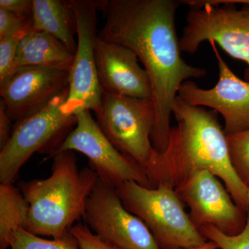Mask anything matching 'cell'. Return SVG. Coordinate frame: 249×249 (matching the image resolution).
Returning <instances> with one entry per match:
<instances>
[{
  "label": "cell",
  "mask_w": 249,
  "mask_h": 249,
  "mask_svg": "<svg viewBox=\"0 0 249 249\" xmlns=\"http://www.w3.org/2000/svg\"><path fill=\"white\" fill-rule=\"evenodd\" d=\"M181 5L175 0H100L106 23L98 36L132 50L150 78L155 109L151 140L160 152L168 145L170 118L180 86L207 73L181 56L175 24Z\"/></svg>",
  "instance_id": "obj_1"
},
{
  "label": "cell",
  "mask_w": 249,
  "mask_h": 249,
  "mask_svg": "<svg viewBox=\"0 0 249 249\" xmlns=\"http://www.w3.org/2000/svg\"><path fill=\"white\" fill-rule=\"evenodd\" d=\"M173 114L178 126L172 127L166 148L157 152L147 172L152 188L165 184L175 188L193 174L207 170L222 180L236 204L248 212V186L232 165L217 111L191 106L178 96Z\"/></svg>",
  "instance_id": "obj_2"
},
{
  "label": "cell",
  "mask_w": 249,
  "mask_h": 249,
  "mask_svg": "<svg viewBox=\"0 0 249 249\" xmlns=\"http://www.w3.org/2000/svg\"><path fill=\"white\" fill-rule=\"evenodd\" d=\"M50 176L19 187L29 205L28 231L60 239L83 219L85 206L98 175L91 167L78 169L74 152L52 157Z\"/></svg>",
  "instance_id": "obj_3"
},
{
  "label": "cell",
  "mask_w": 249,
  "mask_h": 249,
  "mask_svg": "<svg viewBox=\"0 0 249 249\" xmlns=\"http://www.w3.org/2000/svg\"><path fill=\"white\" fill-rule=\"evenodd\" d=\"M116 191L124 208L142 219L160 249L189 248L208 240L193 224L173 187L147 188L127 181Z\"/></svg>",
  "instance_id": "obj_4"
},
{
  "label": "cell",
  "mask_w": 249,
  "mask_h": 249,
  "mask_svg": "<svg viewBox=\"0 0 249 249\" xmlns=\"http://www.w3.org/2000/svg\"><path fill=\"white\" fill-rule=\"evenodd\" d=\"M190 9L180 40L181 51L194 54L203 42L213 41L230 56L248 65L249 82V6L237 9L226 0H184Z\"/></svg>",
  "instance_id": "obj_5"
},
{
  "label": "cell",
  "mask_w": 249,
  "mask_h": 249,
  "mask_svg": "<svg viewBox=\"0 0 249 249\" xmlns=\"http://www.w3.org/2000/svg\"><path fill=\"white\" fill-rule=\"evenodd\" d=\"M68 93L69 88L47 107L16 123L9 142L0 150L1 183H14L36 152L50 157L75 127L76 114L65 106Z\"/></svg>",
  "instance_id": "obj_6"
},
{
  "label": "cell",
  "mask_w": 249,
  "mask_h": 249,
  "mask_svg": "<svg viewBox=\"0 0 249 249\" xmlns=\"http://www.w3.org/2000/svg\"><path fill=\"white\" fill-rule=\"evenodd\" d=\"M96 122L108 140L142 169H150L157 155L151 140L155 123L152 99L103 91Z\"/></svg>",
  "instance_id": "obj_7"
},
{
  "label": "cell",
  "mask_w": 249,
  "mask_h": 249,
  "mask_svg": "<svg viewBox=\"0 0 249 249\" xmlns=\"http://www.w3.org/2000/svg\"><path fill=\"white\" fill-rule=\"evenodd\" d=\"M90 111H82L76 114V125L50 157L68 150L79 152L88 157L89 166L97 173L98 178L116 188L127 181L152 188L145 170L114 146Z\"/></svg>",
  "instance_id": "obj_8"
},
{
  "label": "cell",
  "mask_w": 249,
  "mask_h": 249,
  "mask_svg": "<svg viewBox=\"0 0 249 249\" xmlns=\"http://www.w3.org/2000/svg\"><path fill=\"white\" fill-rule=\"evenodd\" d=\"M76 16L77 48L70 72L69 93L65 106L77 114L99 110L103 89L98 81L95 46L100 1L70 0Z\"/></svg>",
  "instance_id": "obj_9"
},
{
  "label": "cell",
  "mask_w": 249,
  "mask_h": 249,
  "mask_svg": "<svg viewBox=\"0 0 249 249\" xmlns=\"http://www.w3.org/2000/svg\"><path fill=\"white\" fill-rule=\"evenodd\" d=\"M83 219L93 233L121 248L160 249L142 219L124 208L115 187L99 178Z\"/></svg>",
  "instance_id": "obj_10"
},
{
  "label": "cell",
  "mask_w": 249,
  "mask_h": 249,
  "mask_svg": "<svg viewBox=\"0 0 249 249\" xmlns=\"http://www.w3.org/2000/svg\"><path fill=\"white\" fill-rule=\"evenodd\" d=\"M190 209V218L198 229L213 226L229 236L245 229L248 212L236 204L219 178L207 170L195 173L175 188Z\"/></svg>",
  "instance_id": "obj_11"
},
{
  "label": "cell",
  "mask_w": 249,
  "mask_h": 249,
  "mask_svg": "<svg viewBox=\"0 0 249 249\" xmlns=\"http://www.w3.org/2000/svg\"><path fill=\"white\" fill-rule=\"evenodd\" d=\"M219 69L217 84L202 89L192 80H187L178 90V96L196 107L212 108L222 116L224 132L232 135L249 129V82L238 78L221 56L217 45L210 41Z\"/></svg>",
  "instance_id": "obj_12"
},
{
  "label": "cell",
  "mask_w": 249,
  "mask_h": 249,
  "mask_svg": "<svg viewBox=\"0 0 249 249\" xmlns=\"http://www.w3.org/2000/svg\"><path fill=\"white\" fill-rule=\"evenodd\" d=\"M70 70L51 67H19L0 95L11 120H23L44 109L69 88Z\"/></svg>",
  "instance_id": "obj_13"
},
{
  "label": "cell",
  "mask_w": 249,
  "mask_h": 249,
  "mask_svg": "<svg viewBox=\"0 0 249 249\" xmlns=\"http://www.w3.org/2000/svg\"><path fill=\"white\" fill-rule=\"evenodd\" d=\"M95 53L98 81L103 91L152 99L150 78L132 50L98 36Z\"/></svg>",
  "instance_id": "obj_14"
},
{
  "label": "cell",
  "mask_w": 249,
  "mask_h": 249,
  "mask_svg": "<svg viewBox=\"0 0 249 249\" xmlns=\"http://www.w3.org/2000/svg\"><path fill=\"white\" fill-rule=\"evenodd\" d=\"M74 55L53 36L31 29L18 44L15 67H51L71 70Z\"/></svg>",
  "instance_id": "obj_15"
},
{
  "label": "cell",
  "mask_w": 249,
  "mask_h": 249,
  "mask_svg": "<svg viewBox=\"0 0 249 249\" xmlns=\"http://www.w3.org/2000/svg\"><path fill=\"white\" fill-rule=\"evenodd\" d=\"M32 29L53 36L76 53V20L70 0H33Z\"/></svg>",
  "instance_id": "obj_16"
},
{
  "label": "cell",
  "mask_w": 249,
  "mask_h": 249,
  "mask_svg": "<svg viewBox=\"0 0 249 249\" xmlns=\"http://www.w3.org/2000/svg\"><path fill=\"white\" fill-rule=\"evenodd\" d=\"M29 205L19 188L14 183L0 185V249L11 248L15 233L27 230Z\"/></svg>",
  "instance_id": "obj_17"
},
{
  "label": "cell",
  "mask_w": 249,
  "mask_h": 249,
  "mask_svg": "<svg viewBox=\"0 0 249 249\" xmlns=\"http://www.w3.org/2000/svg\"><path fill=\"white\" fill-rule=\"evenodd\" d=\"M11 249H81L73 236L67 232L60 239L47 240L25 229L15 233Z\"/></svg>",
  "instance_id": "obj_18"
},
{
  "label": "cell",
  "mask_w": 249,
  "mask_h": 249,
  "mask_svg": "<svg viewBox=\"0 0 249 249\" xmlns=\"http://www.w3.org/2000/svg\"><path fill=\"white\" fill-rule=\"evenodd\" d=\"M231 159L242 181L249 185V129L227 135Z\"/></svg>",
  "instance_id": "obj_19"
},
{
  "label": "cell",
  "mask_w": 249,
  "mask_h": 249,
  "mask_svg": "<svg viewBox=\"0 0 249 249\" xmlns=\"http://www.w3.org/2000/svg\"><path fill=\"white\" fill-rule=\"evenodd\" d=\"M32 27L25 28L18 34L0 40V87L11 78L16 71L15 58L18 44Z\"/></svg>",
  "instance_id": "obj_20"
},
{
  "label": "cell",
  "mask_w": 249,
  "mask_h": 249,
  "mask_svg": "<svg viewBox=\"0 0 249 249\" xmlns=\"http://www.w3.org/2000/svg\"><path fill=\"white\" fill-rule=\"evenodd\" d=\"M199 231L208 240L212 241L220 249H249V213L244 230L238 235L229 236L213 226H204Z\"/></svg>",
  "instance_id": "obj_21"
},
{
  "label": "cell",
  "mask_w": 249,
  "mask_h": 249,
  "mask_svg": "<svg viewBox=\"0 0 249 249\" xmlns=\"http://www.w3.org/2000/svg\"><path fill=\"white\" fill-rule=\"evenodd\" d=\"M81 249H124L103 240L95 235L84 223H78L70 229Z\"/></svg>",
  "instance_id": "obj_22"
},
{
  "label": "cell",
  "mask_w": 249,
  "mask_h": 249,
  "mask_svg": "<svg viewBox=\"0 0 249 249\" xmlns=\"http://www.w3.org/2000/svg\"><path fill=\"white\" fill-rule=\"evenodd\" d=\"M29 27H32V18L22 17L0 9V40L14 36Z\"/></svg>",
  "instance_id": "obj_23"
},
{
  "label": "cell",
  "mask_w": 249,
  "mask_h": 249,
  "mask_svg": "<svg viewBox=\"0 0 249 249\" xmlns=\"http://www.w3.org/2000/svg\"><path fill=\"white\" fill-rule=\"evenodd\" d=\"M0 9L31 19L33 0H0Z\"/></svg>",
  "instance_id": "obj_24"
},
{
  "label": "cell",
  "mask_w": 249,
  "mask_h": 249,
  "mask_svg": "<svg viewBox=\"0 0 249 249\" xmlns=\"http://www.w3.org/2000/svg\"><path fill=\"white\" fill-rule=\"evenodd\" d=\"M11 119L6 106L2 99L0 101V150H2L9 142L13 133Z\"/></svg>",
  "instance_id": "obj_25"
},
{
  "label": "cell",
  "mask_w": 249,
  "mask_h": 249,
  "mask_svg": "<svg viewBox=\"0 0 249 249\" xmlns=\"http://www.w3.org/2000/svg\"><path fill=\"white\" fill-rule=\"evenodd\" d=\"M219 247L212 241H206L203 245L196 246V247H189V248H181L177 249H218Z\"/></svg>",
  "instance_id": "obj_26"
},
{
  "label": "cell",
  "mask_w": 249,
  "mask_h": 249,
  "mask_svg": "<svg viewBox=\"0 0 249 249\" xmlns=\"http://www.w3.org/2000/svg\"><path fill=\"white\" fill-rule=\"evenodd\" d=\"M226 1L232 4H242L249 6V0H226Z\"/></svg>",
  "instance_id": "obj_27"
},
{
  "label": "cell",
  "mask_w": 249,
  "mask_h": 249,
  "mask_svg": "<svg viewBox=\"0 0 249 249\" xmlns=\"http://www.w3.org/2000/svg\"><path fill=\"white\" fill-rule=\"evenodd\" d=\"M247 203H248V213H249V185L248 186V191H247Z\"/></svg>",
  "instance_id": "obj_28"
}]
</instances>
